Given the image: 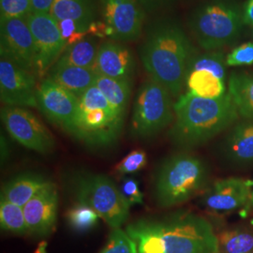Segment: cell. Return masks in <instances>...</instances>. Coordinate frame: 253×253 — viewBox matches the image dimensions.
Segmentation results:
<instances>
[{"label": "cell", "mask_w": 253, "mask_h": 253, "mask_svg": "<svg viewBox=\"0 0 253 253\" xmlns=\"http://www.w3.org/2000/svg\"><path fill=\"white\" fill-rule=\"evenodd\" d=\"M126 233L138 253H218L217 235L205 217L186 211L161 217H142Z\"/></svg>", "instance_id": "1"}, {"label": "cell", "mask_w": 253, "mask_h": 253, "mask_svg": "<svg viewBox=\"0 0 253 253\" xmlns=\"http://www.w3.org/2000/svg\"><path fill=\"white\" fill-rule=\"evenodd\" d=\"M140 54L149 77L163 84L173 98H179L190 61L197 54L180 25L170 19L158 21L150 27Z\"/></svg>", "instance_id": "2"}, {"label": "cell", "mask_w": 253, "mask_h": 253, "mask_svg": "<svg viewBox=\"0 0 253 253\" xmlns=\"http://www.w3.org/2000/svg\"><path fill=\"white\" fill-rule=\"evenodd\" d=\"M239 117L229 92L217 99L201 98L187 92L174 103V120L169 137L182 148L199 146L234 126Z\"/></svg>", "instance_id": "3"}, {"label": "cell", "mask_w": 253, "mask_h": 253, "mask_svg": "<svg viewBox=\"0 0 253 253\" xmlns=\"http://www.w3.org/2000/svg\"><path fill=\"white\" fill-rule=\"evenodd\" d=\"M188 26L202 49L219 51L241 36L243 5L235 0H208L192 10Z\"/></svg>", "instance_id": "4"}, {"label": "cell", "mask_w": 253, "mask_h": 253, "mask_svg": "<svg viewBox=\"0 0 253 253\" xmlns=\"http://www.w3.org/2000/svg\"><path fill=\"white\" fill-rule=\"evenodd\" d=\"M208 165L190 153L174 154L163 162L155 181V198L159 207L172 208L188 202L207 190Z\"/></svg>", "instance_id": "5"}, {"label": "cell", "mask_w": 253, "mask_h": 253, "mask_svg": "<svg viewBox=\"0 0 253 253\" xmlns=\"http://www.w3.org/2000/svg\"><path fill=\"white\" fill-rule=\"evenodd\" d=\"M124 118L119 116L96 85L79 98V105L71 134L84 145L95 148L117 143Z\"/></svg>", "instance_id": "6"}, {"label": "cell", "mask_w": 253, "mask_h": 253, "mask_svg": "<svg viewBox=\"0 0 253 253\" xmlns=\"http://www.w3.org/2000/svg\"><path fill=\"white\" fill-rule=\"evenodd\" d=\"M172 94L149 77L136 95L130 120V136L146 140L158 135L173 123L174 103Z\"/></svg>", "instance_id": "7"}, {"label": "cell", "mask_w": 253, "mask_h": 253, "mask_svg": "<svg viewBox=\"0 0 253 253\" xmlns=\"http://www.w3.org/2000/svg\"><path fill=\"white\" fill-rule=\"evenodd\" d=\"M75 198L94 209L112 229H118L129 216L130 206L114 180L103 174L81 173L72 182Z\"/></svg>", "instance_id": "8"}, {"label": "cell", "mask_w": 253, "mask_h": 253, "mask_svg": "<svg viewBox=\"0 0 253 253\" xmlns=\"http://www.w3.org/2000/svg\"><path fill=\"white\" fill-rule=\"evenodd\" d=\"M1 120L9 135L28 149L41 154L54 150L55 143L52 133L27 108L4 106L1 109Z\"/></svg>", "instance_id": "9"}, {"label": "cell", "mask_w": 253, "mask_h": 253, "mask_svg": "<svg viewBox=\"0 0 253 253\" xmlns=\"http://www.w3.org/2000/svg\"><path fill=\"white\" fill-rule=\"evenodd\" d=\"M36 45V75L43 79L61 57L66 45L57 22L49 13L32 12L27 17Z\"/></svg>", "instance_id": "10"}, {"label": "cell", "mask_w": 253, "mask_h": 253, "mask_svg": "<svg viewBox=\"0 0 253 253\" xmlns=\"http://www.w3.org/2000/svg\"><path fill=\"white\" fill-rule=\"evenodd\" d=\"M0 55L36 74V45L27 18L0 21Z\"/></svg>", "instance_id": "11"}, {"label": "cell", "mask_w": 253, "mask_h": 253, "mask_svg": "<svg viewBox=\"0 0 253 253\" xmlns=\"http://www.w3.org/2000/svg\"><path fill=\"white\" fill-rule=\"evenodd\" d=\"M37 102L50 122L71 134L79 105L75 95L47 76L39 84Z\"/></svg>", "instance_id": "12"}, {"label": "cell", "mask_w": 253, "mask_h": 253, "mask_svg": "<svg viewBox=\"0 0 253 253\" xmlns=\"http://www.w3.org/2000/svg\"><path fill=\"white\" fill-rule=\"evenodd\" d=\"M103 22L115 42H130L138 40L144 29L145 9L137 0H100Z\"/></svg>", "instance_id": "13"}, {"label": "cell", "mask_w": 253, "mask_h": 253, "mask_svg": "<svg viewBox=\"0 0 253 253\" xmlns=\"http://www.w3.org/2000/svg\"><path fill=\"white\" fill-rule=\"evenodd\" d=\"M37 75L6 58L0 59V98L5 106L38 108Z\"/></svg>", "instance_id": "14"}, {"label": "cell", "mask_w": 253, "mask_h": 253, "mask_svg": "<svg viewBox=\"0 0 253 253\" xmlns=\"http://www.w3.org/2000/svg\"><path fill=\"white\" fill-rule=\"evenodd\" d=\"M253 181L230 177L217 180L202 195L201 205L213 213H231L252 204Z\"/></svg>", "instance_id": "15"}, {"label": "cell", "mask_w": 253, "mask_h": 253, "mask_svg": "<svg viewBox=\"0 0 253 253\" xmlns=\"http://www.w3.org/2000/svg\"><path fill=\"white\" fill-rule=\"evenodd\" d=\"M58 208V193L54 183L40 190L23 208L28 234L46 236L54 231Z\"/></svg>", "instance_id": "16"}, {"label": "cell", "mask_w": 253, "mask_h": 253, "mask_svg": "<svg viewBox=\"0 0 253 253\" xmlns=\"http://www.w3.org/2000/svg\"><path fill=\"white\" fill-rule=\"evenodd\" d=\"M135 70L133 54L118 42H104L99 46L94 71L98 75L131 81Z\"/></svg>", "instance_id": "17"}, {"label": "cell", "mask_w": 253, "mask_h": 253, "mask_svg": "<svg viewBox=\"0 0 253 253\" xmlns=\"http://www.w3.org/2000/svg\"><path fill=\"white\" fill-rule=\"evenodd\" d=\"M228 163L237 167L253 165V121L245 119L229 128L221 145Z\"/></svg>", "instance_id": "18"}, {"label": "cell", "mask_w": 253, "mask_h": 253, "mask_svg": "<svg viewBox=\"0 0 253 253\" xmlns=\"http://www.w3.org/2000/svg\"><path fill=\"white\" fill-rule=\"evenodd\" d=\"M51 183L35 173H23L7 182L2 189L1 199L24 208L40 190Z\"/></svg>", "instance_id": "19"}, {"label": "cell", "mask_w": 253, "mask_h": 253, "mask_svg": "<svg viewBox=\"0 0 253 253\" xmlns=\"http://www.w3.org/2000/svg\"><path fill=\"white\" fill-rule=\"evenodd\" d=\"M48 76L79 99L85 91L95 85L98 74L94 69L54 65Z\"/></svg>", "instance_id": "20"}, {"label": "cell", "mask_w": 253, "mask_h": 253, "mask_svg": "<svg viewBox=\"0 0 253 253\" xmlns=\"http://www.w3.org/2000/svg\"><path fill=\"white\" fill-rule=\"evenodd\" d=\"M228 92L240 117L253 121V73H235L229 78Z\"/></svg>", "instance_id": "21"}, {"label": "cell", "mask_w": 253, "mask_h": 253, "mask_svg": "<svg viewBox=\"0 0 253 253\" xmlns=\"http://www.w3.org/2000/svg\"><path fill=\"white\" fill-rule=\"evenodd\" d=\"M56 21L72 19L86 24L96 21L94 0H54L49 13Z\"/></svg>", "instance_id": "22"}, {"label": "cell", "mask_w": 253, "mask_h": 253, "mask_svg": "<svg viewBox=\"0 0 253 253\" xmlns=\"http://www.w3.org/2000/svg\"><path fill=\"white\" fill-rule=\"evenodd\" d=\"M186 85L191 94L206 99H217L226 94L225 81L206 70L190 71L186 79Z\"/></svg>", "instance_id": "23"}, {"label": "cell", "mask_w": 253, "mask_h": 253, "mask_svg": "<svg viewBox=\"0 0 253 253\" xmlns=\"http://www.w3.org/2000/svg\"><path fill=\"white\" fill-rule=\"evenodd\" d=\"M95 85L103 94L113 108L118 112V115L124 118L130 99L131 81L98 75Z\"/></svg>", "instance_id": "24"}, {"label": "cell", "mask_w": 253, "mask_h": 253, "mask_svg": "<svg viewBox=\"0 0 253 253\" xmlns=\"http://www.w3.org/2000/svg\"><path fill=\"white\" fill-rule=\"evenodd\" d=\"M99 46L93 37H86L79 42L68 47L54 65L74 66L94 69Z\"/></svg>", "instance_id": "25"}, {"label": "cell", "mask_w": 253, "mask_h": 253, "mask_svg": "<svg viewBox=\"0 0 253 253\" xmlns=\"http://www.w3.org/2000/svg\"><path fill=\"white\" fill-rule=\"evenodd\" d=\"M218 253H253V230L237 227L217 235Z\"/></svg>", "instance_id": "26"}, {"label": "cell", "mask_w": 253, "mask_h": 253, "mask_svg": "<svg viewBox=\"0 0 253 253\" xmlns=\"http://www.w3.org/2000/svg\"><path fill=\"white\" fill-rule=\"evenodd\" d=\"M0 224L3 230L9 233L15 235L28 234L23 208L2 199L0 202Z\"/></svg>", "instance_id": "27"}, {"label": "cell", "mask_w": 253, "mask_h": 253, "mask_svg": "<svg viewBox=\"0 0 253 253\" xmlns=\"http://www.w3.org/2000/svg\"><path fill=\"white\" fill-rule=\"evenodd\" d=\"M226 67V55L222 51H210L205 54H195L190 61L188 73L196 70H206L225 81Z\"/></svg>", "instance_id": "28"}, {"label": "cell", "mask_w": 253, "mask_h": 253, "mask_svg": "<svg viewBox=\"0 0 253 253\" xmlns=\"http://www.w3.org/2000/svg\"><path fill=\"white\" fill-rule=\"evenodd\" d=\"M99 214L88 206L77 202L66 213L70 227L78 233H84L95 226L100 218Z\"/></svg>", "instance_id": "29"}, {"label": "cell", "mask_w": 253, "mask_h": 253, "mask_svg": "<svg viewBox=\"0 0 253 253\" xmlns=\"http://www.w3.org/2000/svg\"><path fill=\"white\" fill-rule=\"evenodd\" d=\"M61 36L63 38L66 49L79 42L89 35L90 24L66 19L57 22Z\"/></svg>", "instance_id": "30"}, {"label": "cell", "mask_w": 253, "mask_h": 253, "mask_svg": "<svg viewBox=\"0 0 253 253\" xmlns=\"http://www.w3.org/2000/svg\"><path fill=\"white\" fill-rule=\"evenodd\" d=\"M100 253H138L137 245L122 229H113Z\"/></svg>", "instance_id": "31"}, {"label": "cell", "mask_w": 253, "mask_h": 253, "mask_svg": "<svg viewBox=\"0 0 253 253\" xmlns=\"http://www.w3.org/2000/svg\"><path fill=\"white\" fill-rule=\"evenodd\" d=\"M32 13L31 0H0V21L27 18Z\"/></svg>", "instance_id": "32"}, {"label": "cell", "mask_w": 253, "mask_h": 253, "mask_svg": "<svg viewBox=\"0 0 253 253\" xmlns=\"http://www.w3.org/2000/svg\"><path fill=\"white\" fill-rule=\"evenodd\" d=\"M147 163V157L144 150L136 149L118 163L116 171L119 174H129L141 171Z\"/></svg>", "instance_id": "33"}, {"label": "cell", "mask_w": 253, "mask_h": 253, "mask_svg": "<svg viewBox=\"0 0 253 253\" xmlns=\"http://www.w3.org/2000/svg\"><path fill=\"white\" fill-rule=\"evenodd\" d=\"M227 67L253 65V42L235 47L226 55Z\"/></svg>", "instance_id": "34"}, {"label": "cell", "mask_w": 253, "mask_h": 253, "mask_svg": "<svg viewBox=\"0 0 253 253\" xmlns=\"http://www.w3.org/2000/svg\"><path fill=\"white\" fill-rule=\"evenodd\" d=\"M126 203L131 207L134 205H142L144 203V194L139 188L138 182L133 178H125L119 188Z\"/></svg>", "instance_id": "35"}, {"label": "cell", "mask_w": 253, "mask_h": 253, "mask_svg": "<svg viewBox=\"0 0 253 253\" xmlns=\"http://www.w3.org/2000/svg\"><path fill=\"white\" fill-rule=\"evenodd\" d=\"M145 12H156L168 8L175 0H137Z\"/></svg>", "instance_id": "36"}, {"label": "cell", "mask_w": 253, "mask_h": 253, "mask_svg": "<svg viewBox=\"0 0 253 253\" xmlns=\"http://www.w3.org/2000/svg\"><path fill=\"white\" fill-rule=\"evenodd\" d=\"M54 0H31L32 12L50 13Z\"/></svg>", "instance_id": "37"}, {"label": "cell", "mask_w": 253, "mask_h": 253, "mask_svg": "<svg viewBox=\"0 0 253 253\" xmlns=\"http://www.w3.org/2000/svg\"><path fill=\"white\" fill-rule=\"evenodd\" d=\"M245 26L253 27V0H247L243 4Z\"/></svg>", "instance_id": "38"}, {"label": "cell", "mask_w": 253, "mask_h": 253, "mask_svg": "<svg viewBox=\"0 0 253 253\" xmlns=\"http://www.w3.org/2000/svg\"><path fill=\"white\" fill-rule=\"evenodd\" d=\"M252 204H253V197H252Z\"/></svg>", "instance_id": "39"}, {"label": "cell", "mask_w": 253, "mask_h": 253, "mask_svg": "<svg viewBox=\"0 0 253 253\" xmlns=\"http://www.w3.org/2000/svg\"></svg>", "instance_id": "40"}]
</instances>
